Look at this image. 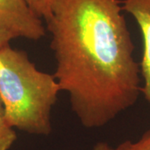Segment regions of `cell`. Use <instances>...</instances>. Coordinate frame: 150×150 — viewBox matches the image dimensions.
<instances>
[{"instance_id":"obj_7","label":"cell","mask_w":150,"mask_h":150,"mask_svg":"<svg viewBox=\"0 0 150 150\" xmlns=\"http://www.w3.org/2000/svg\"><path fill=\"white\" fill-rule=\"evenodd\" d=\"M114 150H150V130L146 132L137 142L125 141Z\"/></svg>"},{"instance_id":"obj_9","label":"cell","mask_w":150,"mask_h":150,"mask_svg":"<svg viewBox=\"0 0 150 150\" xmlns=\"http://www.w3.org/2000/svg\"><path fill=\"white\" fill-rule=\"evenodd\" d=\"M93 150H114V149L111 148L107 143L99 142L93 147Z\"/></svg>"},{"instance_id":"obj_6","label":"cell","mask_w":150,"mask_h":150,"mask_svg":"<svg viewBox=\"0 0 150 150\" xmlns=\"http://www.w3.org/2000/svg\"><path fill=\"white\" fill-rule=\"evenodd\" d=\"M33 12L46 21L51 15V8L54 0H26Z\"/></svg>"},{"instance_id":"obj_2","label":"cell","mask_w":150,"mask_h":150,"mask_svg":"<svg viewBox=\"0 0 150 150\" xmlns=\"http://www.w3.org/2000/svg\"><path fill=\"white\" fill-rule=\"evenodd\" d=\"M59 92L54 75L38 69L25 51L9 43L0 48V98L12 128L49 135Z\"/></svg>"},{"instance_id":"obj_4","label":"cell","mask_w":150,"mask_h":150,"mask_svg":"<svg viewBox=\"0 0 150 150\" xmlns=\"http://www.w3.org/2000/svg\"><path fill=\"white\" fill-rule=\"evenodd\" d=\"M122 9L134 17L143 37V56L140 64L144 80L142 93L150 104V0H123Z\"/></svg>"},{"instance_id":"obj_8","label":"cell","mask_w":150,"mask_h":150,"mask_svg":"<svg viewBox=\"0 0 150 150\" xmlns=\"http://www.w3.org/2000/svg\"><path fill=\"white\" fill-rule=\"evenodd\" d=\"M13 38H14L10 33H7L0 28V48L4 47L6 44H8L11 40Z\"/></svg>"},{"instance_id":"obj_1","label":"cell","mask_w":150,"mask_h":150,"mask_svg":"<svg viewBox=\"0 0 150 150\" xmlns=\"http://www.w3.org/2000/svg\"><path fill=\"white\" fill-rule=\"evenodd\" d=\"M119 0H54L46 20L54 77L87 129L106 125L138 100L140 65Z\"/></svg>"},{"instance_id":"obj_5","label":"cell","mask_w":150,"mask_h":150,"mask_svg":"<svg viewBox=\"0 0 150 150\" xmlns=\"http://www.w3.org/2000/svg\"><path fill=\"white\" fill-rule=\"evenodd\" d=\"M16 139L17 134L7 121L4 108L0 98V150H9Z\"/></svg>"},{"instance_id":"obj_3","label":"cell","mask_w":150,"mask_h":150,"mask_svg":"<svg viewBox=\"0 0 150 150\" xmlns=\"http://www.w3.org/2000/svg\"><path fill=\"white\" fill-rule=\"evenodd\" d=\"M0 28L14 38L38 41L46 34L41 18L26 0H0Z\"/></svg>"}]
</instances>
